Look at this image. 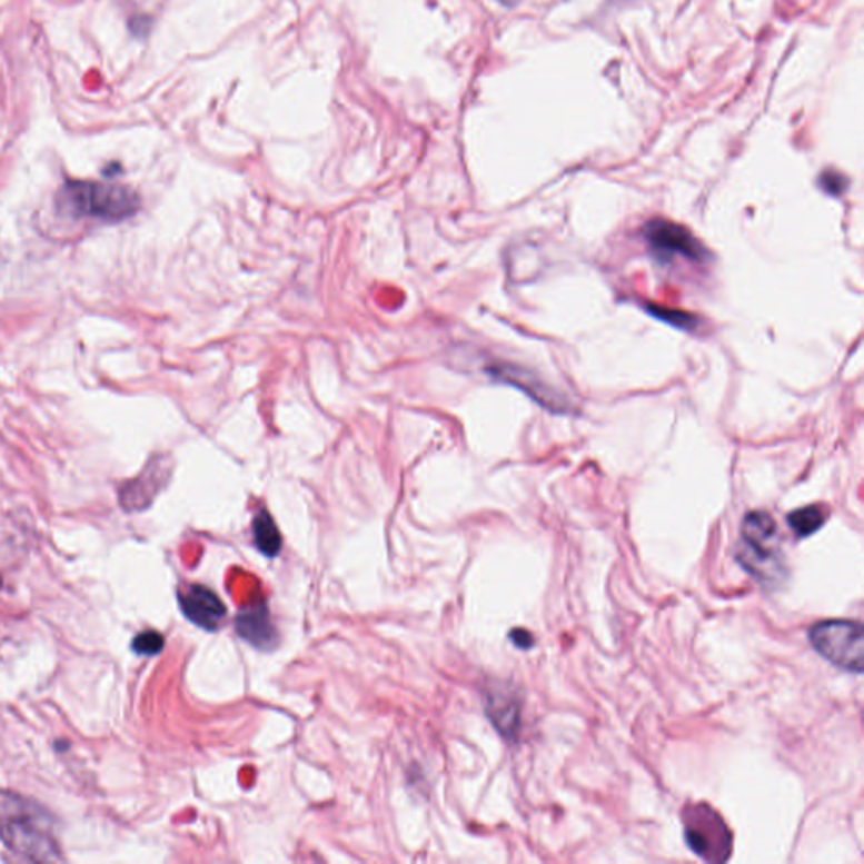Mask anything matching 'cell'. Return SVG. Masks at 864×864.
Returning <instances> with one entry per match:
<instances>
[{
	"label": "cell",
	"mask_w": 864,
	"mask_h": 864,
	"mask_svg": "<svg viewBox=\"0 0 864 864\" xmlns=\"http://www.w3.org/2000/svg\"><path fill=\"white\" fill-rule=\"evenodd\" d=\"M743 569L762 585L774 586L785 579L784 553L778 525L766 512H749L742 524V540L735 550Z\"/></svg>",
	"instance_id": "3"
},
{
	"label": "cell",
	"mask_w": 864,
	"mask_h": 864,
	"mask_svg": "<svg viewBox=\"0 0 864 864\" xmlns=\"http://www.w3.org/2000/svg\"><path fill=\"white\" fill-rule=\"evenodd\" d=\"M140 200L129 186L70 179L58 193V210L73 218L119 224L139 211Z\"/></svg>",
	"instance_id": "2"
},
{
	"label": "cell",
	"mask_w": 864,
	"mask_h": 864,
	"mask_svg": "<svg viewBox=\"0 0 864 864\" xmlns=\"http://www.w3.org/2000/svg\"><path fill=\"white\" fill-rule=\"evenodd\" d=\"M254 543L257 549L267 557H276L282 547V537L277 529L276 522L269 512L260 510L252 524Z\"/></svg>",
	"instance_id": "12"
},
{
	"label": "cell",
	"mask_w": 864,
	"mask_h": 864,
	"mask_svg": "<svg viewBox=\"0 0 864 864\" xmlns=\"http://www.w3.org/2000/svg\"><path fill=\"white\" fill-rule=\"evenodd\" d=\"M510 640L514 642L518 648H524V651H527V648H530L534 645L533 635L527 630H522V628L510 632Z\"/></svg>",
	"instance_id": "17"
},
{
	"label": "cell",
	"mask_w": 864,
	"mask_h": 864,
	"mask_svg": "<svg viewBox=\"0 0 864 864\" xmlns=\"http://www.w3.org/2000/svg\"><path fill=\"white\" fill-rule=\"evenodd\" d=\"M498 2H501V4L507 6V8H512V6L517 4L518 0H498Z\"/></svg>",
	"instance_id": "18"
},
{
	"label": "cell",
	"mask_w": 864,
	"mask_h": 864,
	"mask_svg": "<svg viewBox=\"0 0 864 864\" xmlns=\"http://www.w3.org/2000/svg\"><path fill=\"white\" fill-rule=\"evenodd\" d=\"M644 238L652 256L661 262L684 257L701 264L709 257L706 247L694 237L689 228L668 220H652L644 227Z\"/></svg>",
	"instance_id": "6"
},
{
	"label": "cell",
	"mask_w": 864,
	"mask_h": 864,
	"mask_svg": "<svg viewBox=\"0 0 864 864\" xmlns=\"http://www.w3.org/2000/svg\"><path fill=\"white\" fill-rule=\"evenodd\" d=\"M162 648H165V637H162L159 632H140L132 640V651L136 652L137 655H143V657L158 655Z\"/></svg>",
	"instance_id": "15"
},
{
	"label": "cell",
	"mask_w": 864,
	"mask_h": 864,
	"mask_svg": "<svg viewBox=\"0 0 864 864\" xmlns=\"http://www.w3.org/2000/svg\"><path fill=\"white\" fill-rule=\"evenodd\" d=\"M487 713L498 733L514 739L520 728V706L508 691L494 689L487 696Z\"/></svg>",
	"instance_id": "10"
},
{
	"label": "cell",
	"mask_w": 864,
	"mask_h": 864,
	"mask_svg": "<svg viewBox=\"0 0 864 864\" xmlns=\"http://www.w3.org/2000/svg\"><path fill=\"white\" fill-rule=\"evenodd\" d=\"M647 311L655 318L668 322L671 326L684 329V331H694L699 326V319L691 312L679 311V309L662 308V306H648Z\"/></svg>",
	"instance_id": "14"
},
{
	"label": "cell",
	"mask_w": 864,
	"mask_h": 864,
	"mask_svg": "<svg viewBox=\"0 0 864 864\" xmlns=\"http://www.w3.org/2000/svg\"><path fill=\"white\" fill-rule=\"evenodd\" d=\"M238 635L257 648H270L276 645V628L270 622L266 603H254L238 613L235 622Z\"/></svg>",
	"instance_id": "9"
},
{
	"label": "cell",
	"mask_w": 864,
	"mask_h": 864,
	"mask_svg": "<svg viewBox=\"0 0 864 864\" xmlns=\"http://www.w3.org/2000/svg\"><path fill=\"white\" fill-rule=\"evenodd\" d=\"M179 606L182 615L203 630L215 632L220 628L227 615L225 603L207 586H189L179 595Z\"/></svg>",
	"instance_id": "7"
},
{
	"label": "cell",
	"mask_w": 864,
	"mask_h": 864,
	"mask_svg": "<svg viewBox=\"0 0 864 864\" xmlns=\"http://www.w3.org/2000/svg\"><path fill=\"white\" fill-rule=\"evenodd\" d=\"M827 520V510L823 505H807L788 515L787 522L795 536L805 539L817 530L823 529Z\"/></svg>",
	"instance_id": "13"
},
{
	"label": "cell",
	"mask_w": 864,
	"mask_h": 864,
	"mask_svg": "<svg viewBox=\"0 0 864 864\" xmlns=\"http://www.w3.org/2000/svg\"><path fill=\"white\" fill-rule=\"evenodd\" d=\"M808 642L817 654L843 671L863 672L864 645L861 623L850 619H826L808 630Z\"/></svg>",
	"instance_id": "5"
},
{
	"label": "cell",
	"mask_w": 864,
	"mask_h": 864,
	"mask_svg": "<svg viewBox=\"0 0 864 864\" xmlns=\"http://www.w3.org/2000/svg\"><path fill=\"white\" fill-rule=\"evenodd\" d=\"M169 475V466L165 456H155L142 473L133 481L120 490V504L126 510H140L148 507L158 495Z\"/></svg>",
	"instance_id": "8"
},
{
	"label": "cell",
	"mask_w": 864,
	"mask_h": 864,
	"mask_svg": "<svg viewBox=\"0 0 864 864\" xmlns=\"http://www.w3.org/2000/svg\"><path fill=\"white\" fill-rule=\"evenodd\" d=\"M490 374L497 377L498 380L507 381V384L524 390L525 394H529L530 397L539 400L543 406L557 409V400L559 399H556V394L547 393L543 384L530 378L527 371L512 367V365H495V367L490 368Z\"/></svg>",
	"instance_id": "11"
},
{
	"label": "cell",
	"mask_w": 864,
	"mask_h": 864,
	"mask_svg": "<svg viewBox=\"0 0 864 864\" xmlns=\"http://www.w3.org/2000/svg\"><path fill=\"white\" fill-rule=\"evenodd\" d=\"M820 186L831 197H840L846 191L847 179L837 171H824L820 176Z\"/></svg>",
	"instance_id": "16"
},
{
	"label": "cell",
	"mask_w": 864,
	"mask_h": 864,
	"mask_svg": "<svg viewBox=\"0 0 864 864\" xmlns=\"http://www.w3.org/2000/svg\"><path fill=\"white\" fill-rule=\"evenodd\" d=\"M0 841L26 861H63L50 812L16 792L0 791Z\"/></svg>",
	"instance_id": "1"
},
{
	"label": "cell",
	"mask_w": 864,
	"mask_h": 864,
	"mask_svg": "<svg viewBox=\"0 0 864 864\" xmlns=\"http://www.w3.org/2000/svg\"><path fill=\"white\" fill-rule=\"evenodd\" d=\"M684 837L694 854L707 863H726L732 857L733 836L728 824L709 804H687L683 811Z\"/></svg>",
	"instance_id": "4"
}]
</instances>
